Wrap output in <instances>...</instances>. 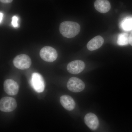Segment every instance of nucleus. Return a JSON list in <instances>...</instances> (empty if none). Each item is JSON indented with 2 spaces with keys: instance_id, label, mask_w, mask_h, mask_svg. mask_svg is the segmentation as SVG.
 <instances>
[{
  "instance_id": "10",
  "label": "nucleus",
  "mask_w": 132,
  "mask_h": 132,
  "mask_svg": "<svg viewBox=\"0 0 132 132\" xmlns=\"http://www.w3.org/2000/svg\"><path fill=\"white\" fill-rule=\"evenodd\" d=\"M94 6L95 9L102 13H105L111 9V4L108 0H96Z\"/></svg>"
},
{
  "instance_id": "8",
  "label": "nucleus",
  "mask_w": 132,
  "mask_h": 132,
  "mask_svg": "<svg viewBox=\"0 0 132 132\" xmlns=\"http://www.w3.org/2000/svg\"><path fill=\"white\" fill-rule=\"evenodd\" d=\"M4 90L7 94L15 95L19 92V87L18 83L12 79L6 80L4 82Z\"/></svg>"
},
{
  "instance_id": "3",
  "label": "nucleus",
  "mask_w": 132,
  "mask_h": 132,
  "mask_svg": "<svg viewBox=\"0 0 132 132\" xmlns=\"http://www.w3.org/2000/svg\"><path fill=\"white\" fill-rule=\"evenodd\" d=\"M40 56L45 61L51 62L55 61L57 59L58 53L56 50L54 48L45 46L41 50Z\"/></svg>"
},
{
  "instance_id": "6",
  "label": "nucleus",
  "mask_w": 132,
  "mask_h": 132,
  "mask_svg": "<svg viewBox=\"0 0 132 132\" xmlns=\"http://www.w3.org/2000/svg\"><path fill=\"white\" fill-rule=\"evenodd\" d=\"M85 87L84 82L76 77L70 78L67 84V87L68 90L74 93L81 92L85 89Z\"/></svg>"
},
{
  "instance_id": "9",
  "label": "nucleus",
  "mask_w": 132,
  "mask_h": 132,
  "mask_svg": "<svg viewBox=\"0 0 132 132\" xmlns=\"http://www.w3.org/2000/svg\"><path fill=\"white\" fill-rule=\"evenodd\" d=\"M84 120L86 125L91 130H96L98 127V119L97 116L94 114L92 113H87L85 116Z\"/></svg>"
},
{
  "instance_id": "15",
  "label": "nucleus",
  "mask_w": 132,
  "mask_h": 132,
  "mask_svg": "<svg viewBox=\"0 0 132 132\" xmlns=\"http://www.w3.org/2000/svg\"><path fill=\"white\" fill-rule=\"evenodd\" d=\"M18 20L19 19L18 17L16 16H13L12 22V24L13 27L15 28L19 27V24L18 23Z\"/></svg>"
},
{
  "instance_id": "12",
  "label": "nucleus",
  "mask_w": 132,
  "mask_h": 132,
  "mask_svg": "<svg viewBox=\"0 0 132 132\" xmlns=\"http://www.w3.org/2000/svg\"><path fill=\"white\" fill-rule=\"evenodd\" d=\"M104 43L103 38L100 36H97L88 43L87 47L88 50L94 51L101 47Z\"/></svg>"
},
{
  "instance_id": "4",
  "label": "nucleus",
  "mask_w": 132,
  "mask_h": 132,
  "mask_svg": "<svg viewBox=\"0 0 132 132\" xmlns=\"http://www.w3.org/2000/svg\"><path fill=\"white\" fill-rule=\"evenodd\" d=\"M17 106L15 99L12 97H3L0 100V110L5 112L14 111Z\"/></svg>"
},
{
  "instance_id": "1",
  "label": "nucleus",
  "mask_w": 132,
  "mask_h": 132,
  "mask_svg": "<svg viewBox=\"0 0 132 132\" xmlns=\"http://www.w3.org/2000/svg\"><path fill=\"white\" fill-rule=\"evenodd\" d=\"M60 31L62 36L68 38H73L78 35L80 31L79 24L73 21H66L60 25Z\"/></svg>"
},
{
  "instance_id": "2",
  "label": "nucleus",
  "mask_w": 132,
  "mask_h": 132,
  "mask_svg": "<svg viewBox=\"0 0 132 132\" xmlns=\"http://www.w3.org/2000/svg\"><path fill=\"white\" fill-rule=\"evenodd\" d=\"M31 60L26 54L19 55L15 57L13 61L14 65L16 68L21 70L28 69L31 67Z\"/></svg>"
},
{
  "instance_id": "11",
  "label": "nucleus",
  "mask_w": 132,
  "mask_h": 132,
  "mask_svg": "<svg viewBox=\"0 0 132 132\" xmlns=\"http://www.w3.org/2000/svg\"><path fill=\"white\" fill-rule=\"evenodd\" d=\"M60 102L62 105L66 110L71 111L75 108V102L72 98L69 95H63L61 96Z\"/></svg>"
},
{
  "instance_id": "7",
  "label": "nucleus",
  "mask_w": 132,
  "mask_h": 132,
  "mask_svg": "<svg viewBox=\"0 0 132 132\" xmlns=\"http://www.w3.org/2000/svg\"><path fill=\"white\" fill-rule=\"evenodd\" d=\"M85 64L84 62L81 60H75L69 63L67 69L69 72L73 74L80 73L85 69Z\"/></svg>"
},
{
  "instance_id": "5",
  "label": "nucleus",
  "mask_w": 132,
  "mask_h": 132,
  "mask_svg": "<svg viewBox=\"0 0 132 132\" xmlns=\"http://www.w3.org/2000/svg\"><path fill=\"white\" fill-rule=\"evenodd\" d=\"M31 84L35 91L37 93H42L45 90L44 79L41 75L38 73H34L32 75Z\"/></svg>"
},
{
  "instance_id": "17",
  "label": "nucleus",
  "mask_w": 132,
  "mask_h": 132,
  "mask_svg": "<svg viewBox=\"0 0 132 132\" xmlns=\"http://www.w3.org/2000/svg\"><path fill=\"white\" fill-rule=\"evenodd\" d=\"M129 43L132 46V31L131 32L129 37Z\"/></svg>"
},
{
  "instance_id": "16",
  "label": "nucleus",
  "mask_w": 132,
  "mask_h": 132,
  "mask_svg": "<svg viewBox=\"0 0 132 132\" xmlns=\"http://www.w3.org/2000/svg\"><path fill=\"white\" fill-rule=\"evenodd\" d=\"M13 0H0V1L4 3H9L13 1Z\"/></svg>"
},
{
  "instance_id": "18",
  "label": "nucleus",
  "mask_w": 132,
  "mask_h": 132,
  "mask_svg": "<svg viewBox=\"0 0 132 132\" xmlns=\"http://www.w3.org/2000/svg\"><path fill=\"white\" fill-rule=\"evenodd\" d=\"M0 16H1V19H0V22L1 23V22L2 21L3 16V14L1 12L0 13Z\"/></svg>"
},
{
  "instance_id": "13",
  "label": "nucleus",
  "mask_w": 132,
  "mask_h": 132,
  "mask_svg": "<svg viewBox=\"0 0 132 132\" xmlns=\"http://www.w3.org/2000/svg\"><path fill=\"white\" fill-rule=\"evenodd\" d=\"M129 36L127 33H121L118 36L117 43L120 46L127 45L129 43Z\"/></svg>"
},
{
  "instance_id": "14",
  "label": "nucleus",
  "mask_w": 132,
  "mask_h": 132,
  "mask_svg": "<svg viewBox=\"0 0 132 132\" xmlns=\"http://www.w3.org/2000/svg\"><path fill=\"white\" fill-rule=\"evenodd\" d=\"M121 26L123 30L130 31L132 30V17H127L122 21Z\"/></svg>"
}]
</instances>
